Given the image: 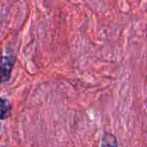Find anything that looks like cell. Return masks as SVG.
I'll use <instances>...</instances> for the list:
<instances>
[{
	"label": "cell",
	"mask_w": 147,
	"mask_h": 147,
	"mask_svg": "<svg viewBox=\"0 0 147 147\" xmlns=\"http://www.w3.org/2000/svg\"><path fill=\"white\" fill-rule=\"evenodd\" d=\"M16 63L13 56H0V84L9 80Z\"/></svg>",
	"instance_id": "1"
},
{
	"label": "cell",
	"mask_w": 147,
	"mask_h": 147,
	"mask_svg": "<svg viewBox=\"0 0 147 147\" xmlns=\"http://www.w3.org/2000/svg\"><path fill=\"white\" fill-rule=\"evenodd\" d=\"M12 114V106L10 102L0 97V121L9 118Z\"/></svg>",
	"instance_id": "2"
},
{
	"label": "cell",
	"mask_w": 147,
	"mask_h": 147,
	"mask_svg": "<svg viewBox=\"0 0 147 147\" xmlns=\"http://www.w3.org/2000/svg\"><path fill=\"white\" fill-rule=\"evenodd\" d=\"M102 147H118L115 136L111 134H105L102 140Z\"/></svg>",
	"instance_id": "3"
}]
</instances>
